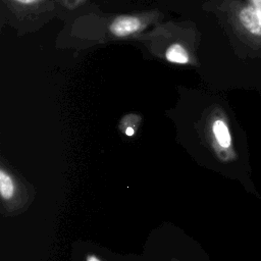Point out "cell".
<instances>
[{
    "label": "cell",
    "mask_w": 261,
    "mask_h": 261,
    "mask_svg": "<svg viewBox=\"0 0 261 261\" xmlns=\"http://www.w3.org/2000/svg\"><path fill=\"white\" fill-rule=\"evenodd\" d=\"M88 261H99V260H98V259H96L95 257H89Z\"/></svg>",
    "instance_id": "8"
},
{
    "label": "cell",
    "mask_w": 261,
    "mask_h": 261,
    "mask_svg": "<svg viewBox=\"0 0 261 261\" xmlns=\"http://www.w3.org/2000/svg\"><path fill=\"white\" fill-rule=\"evenodd\" d=\"M144 27L142 18L134 15H120L110 24V32L116 37H126L133 35Z\"/></svg>",
    "instance_id": "3"
},
{
    "label": "cell",
    "mask_w": 261,
    "mask_h": 261,
    "mask_svg": "<svg viewBox=\"0 0 261 261\" xmlns=\"http://www.w3.org/2000/svg\"><path fill=\"white\" fill-rule=\"evenodd\" d=\"M0 192L4 199H10L14 192L12 179L3 169L0 170Z\"/></svg>",
    "instance_id": "5"
},
{
    "label": "cell",
    "mask_w": 261,
    "mask_h": 261,
    "mask_svg": "<svg viewBox=\"0 0 261 261\" xmlns=\"http://www.w3.org/2000/svg\"><path fill=\"white\" fill-rule=\"evenodd\" d=\"M14 1L18 2V3H21V4H33V3L38 2L39 0H14Z\"/></svg>",
    "instance_id": "7"
},
{
    "label": "cell",
    "mask_w": 261,
    "mask_h": 261,
    "mask_svg": "<svg viewBox=\"0 0 261 261\" xmlns=\"http://www.w3.org/2000/svg\"><path fill=\"white\" fill-rule=\"evenodd\" d=\"M209 130L215 149L224 157L233 156L232 139L227 119L222 113L215 114L209 122Z\"/></svg>",
    "instance_id": "2"
},
{
    "label": "cell",
    "mask_w": 261,
    "mask_h": 261,
    "mask_svg": "<svg viewBox=\"0 0 261 261\" xmlns=\"http://www.w3.org/2000/svg\"><path fill=\"white\" fill-rule=\"evenodd\" d=\"M135 128L132 127V126H127L125 129H124V134L127 136V137H133L135 135Z\"/></svg>",
    "instance_id": "6"
},
{
    "label": "cell",
    "mask_w": 261,
    "mask_h": 261,
    "mask_svg": "<svg viewBox=\"0 0 261 261\" xmlns=\"http://www.w3.org/2000/svg\"><path fill=\"white\" fill-rule=\"evenodd\" d=\"M165 58L170 63L188 64L190 62V55L187 49L180 44H172L165 51Z\"/></svg>",
    "instance_id": "4"
},
{
    "label": "cell",
    "mask_w": 261,
    "mask_h": 261,
    "mask_svg": "<svg viewBox=\"0 0 261 261\" xmlns=\"http://www.w3.org/2000/svg\"><path fill=\"white\" fill-rule=\"evenodd\" d=\"M225 12L233 32L256 56L261 57V14L242 0H228Z\"/></svg>",
    "instance_id": "1"
}]
</instances>
